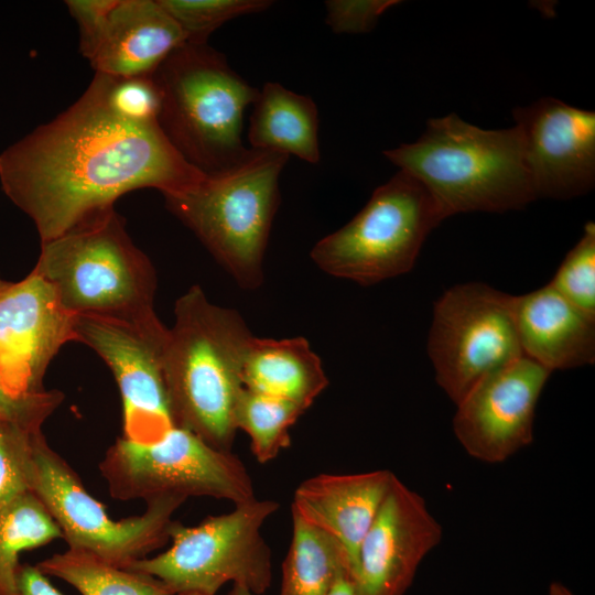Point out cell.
I'll return each instance as SVG.
<instances>
[{"label": "cell", "mask_w": 595, "mask_h": 595, "mask_svg": "<svg viewBox=\"0 0 595 595\" xmlns=\"http://www.w3.org/2000/svg\"><path fill=\"white\" fill-rule=\"evenodd\" d=\"M205 175L174 149L159 122L113 111L89 84L65 111L0 154V184L34 223L41 242L113 208L123 194H181Z\"/></svg>", "instance_id": "6da1fadb"}, {"label": "cell", "mask_w": 595, "mask_h": 595, "mask_svg": "<svg viewBox=\"0 0 595 595\" xmlns=\"http://www.w3.org/2000/svg\"><path fill=\"white\" fill-rule=\"evenodd\" d=\"M253 334L232 309L212 303L199 285L175 302L162 370L174 426L230 451L234 413L244 389L241 365Z\"/></svg>", "instance_id": "7a4b0ae2"}, {"label": "cell", "mask_w": 595, "mask_h": 595, "mask_svg": "<svg viewBox=\"0 0 595 595\" xmlns=\"http://www.w3.org/2000/svg\"><path fill=\"white\" fill-rule=\"evenodd\" d=\"M383 154L428 188L444 218L521 209L537 199L517 126L487 130L450 113L430 119L415 142Z\"/></svg>", "instance_id": "3957f363"}, {"label": "cell", "mask_w": 595, "mask_h": 595, "mask_svg": "<svg viewBox=\"0 0 595 595\" xmlns=\"http://www.w3.org/2000/svg\"><path fill=\"white\" fill-rule=\"evenodd\" d=\"M162 102L159 126L181 156L204 175L239 163L249 152L242 116L259 89L206 44L184 43L153 73Z\"/></svg>", "instance_id": "277c9868"}, {"label": "cell", "mask_w": 595, "mask_h": 595, "mask_svg": "<svg viewBox=\"0 0 595 595\" xmlns=\"http://www.w3.org/2000/svg\"><path fill=\"white\" fill-rule=\"evenodd\" d=\"M33 270L54 288L63 306L76 316L160 321L154 311L155 270L133 244L123 218L113 208L41 242Z\"/></svg>", "instance_id": "5b68a950"}, {"label": "cell", "mask_w": 595, "mask_h": 595, "mask_svg": "<svg viewBox=\"0 0 595 595\" xmlns=\"http://www.w3.org/2000/svg\"><path fill=\"white\" fill-rule=\"evenodd\" d=\"M289 158L250 148L229 170L164 196L166 207L241 289L256 290L263 283L266 248L280 204L279 176Z\"/></svg>", "instance_id": "8992f818"}, {"label": "cell", "mask_w": 595, "mask_h": 595, "mask_svg": "<svg viewBox=\"0 0 595 595\" xmlns=\"http://www.w3.org/2000/svg\"><path fill=\"white\" fill-rule=\"evenodd\" d=\"M278 509L275 500L255 497L194 527L174 521L166 551L125 569L155 577L172 594L216 595L231 582L262 595L272 582V553L262 527Z\"/></svg>", "instance_id": "52a82bcc"}, {"label": "cell", "mask_w": 595, "mask_h": 595, "mask_svg": "<svg viewBox=\"0 0 595 595\" xmlns=\"http://www.w3.org/2000/svg\"><path fill=\"white\" fill-rule=\"evenodd\" d=\"M444 219L428 188L400 170L310 255L329 275L372 285L411 271L428 235Z\"/></svg>", "instance_id": "ba28073f"}, {"label": "cell", "mask_w": 595, "mask_h": 595, "mask_svg": "<svg viewBox=\"0 0 595 595\" xmlns=\"http://www.w3.org/2000/svg\"><path fill=\"white\" fill-rule=\"evenodd\" d=\"M99 469L110 496L119 500L212 497L237 505L256 497L252 479L236 455L178 426L152 443L118 439Z\"/></svg>", "instance_id": "9c48e42d"}, {"label": "cell", "mask_w": 595, "mask_h": 595, "mask_svg": "<svg viewBox=\"0 0 595 595\" xmlns=\"http://www.w3.org/2000/svg\"><path fill=\"white\" fill-rule=\"evenodd\" d=\"M29 486L58 526L68 548L88 551L120 567L145 558L170 540L172 516L185 501L160 498L147 502L140 516L113 520L50 446L42 430L33 437Z\"/></svg>", "instance_id": "30bf717a"}, {"label": "cell", "mask_w": 595, "mask_h": 595, "mask_svg": "<svg viewBox=\"0 0 595 595\" xmlns=\"http://www.w3.org/2000/svg\"><path fill=\"white\" fill-rule=\"evenodd\" d=\"M516 295L482 282L447 289L434 303L428 353L435 379L457 404L483 378L524 356Z\"/></svg>", "instance_id": "8fae6325"}, {"label": "cell", "mask_w": 595, "mask_h": 595, "mask_svg": "<svg viewBox=\"0 0 595 595\" xmlns=\"http://www.w3.org/2000/svg\"><path fill=\"white\" fill-rule=\"evenodd\" d=\"M77 342L95 350L118 385L123 437L152 443L174 426L162 370L167 327L101 315H78Z\"/></svg>", "instance_id": "7c38bea8"}, {"label": "cell", "mask_w": 595, "mask_h": 595, "mask_svg": "<svg viewBox=\"0 0 595 595\" xmlns=\"http://www.w3.org/2000/svg\"><path fill=\"white\" fill-rule=\"evenodd\" d=\"M75 321L34 270L15 282L0 278V380L8 393L45 391L50 363L65 344L77 342Z\"/></svg>", "instance_id": "4fadbf2b"}, {"label": "cell", "mask_w": 595, "mask_h": 595, "mask_svg": "<svg viewBox=\"0 0 595 595\" xmlns=\"http://www.w3.org/2000/svg\"><path fill=\"white\" fill-rule=\"evenodd\" d=\"M551 371L522 356L476 383L456 404L454 434L475 459L507 461L533 440V421Z\"/></svg>", "instance_id": "5bb4252c"}, {"label": "cell", "mask_w": 595, "mask_h": 595, "mask_svg": "<svg viewBox=\"0 0 595 595\" xmlns=\"http://www.w3.org/2000/svg\"><path fill=\"white\" fill-rule=\"evenodd\" d=\"M537 198L569 199L595 183V112L544 97L512 111Z\"/></svg>", "instance_id": "9a60e30c"}, {"label": "cell", "mask_w": 595, "mask_h": 595, "mask_svg": "<svg viewBox=\"0 0 595 595\" xmlns=\"http://www.w3.org/2000/svg\"><path fill=\"white\" fill-rule=\"evenodd\" d=\"M442 537L423 497L396 476L359 545L351 572L356 595H404Z\"/></svg>", "instance_id": "2e32d148"}, {"label": "cell", "mask_w": 595, "mask_h": 595, "mask_svg": "<svg viewBox=\"0 0 595 595\" xmlns=\"http://www.w3.org/2000/svg\"><path fill=\"white\" fill-rule=\"evenodd\" d=\"M389 469L357 474H320L295 489L292 517L334 539L355 566L359 545L394 478Z\"/></svg>", "instance_id": "e0dca14e"}, {"label": "cell", "mask_w": 595, "mask_h": 595, "mask_svg": "<svg viewBox=\"0 0 595 595\" xmlns=\"http://www.w3.org/2000/svg\"><path fill=\"white\" fill-rule=\"evenodd\" d=\"M184 43V32L159 0H118L88 61L96 73L151 75Z\"/></svg>", "instance_id": "ac0fdd59"}, {"label": "cell", "mask_w": 595, "mask_h": 595, "mask_svg": "<svg viewBox=\"0 0 595 595\" xmlns=\"http://www.w3.org/2000/svg\"><path fill=\"white\" fill-rule=\"evenodd\" d=\"M515 317L522 353L549 371L595 360V320L547 284L516 295Z\"/></svg>", "instance_id": "d6986e66"}, {"label": "cell", "mask_w": 595, "mask_h": 595, "mask_svg": "<svg viewBox=\"0 0 595 595\" xmlns=\"http://www.w3.org/2000/svg\"><path fill=\"white\" fill-rule=\"evenodd\" d=\"M244 388L307 410L328 386L320 356L309 340L252 336L241 365Z\"/></svg>", "instance_id": "ffe728a7"}, {"label": "cell", "mask_w": 595, "mask_h": 595, "mask_svg": "<svg viewBox=\"0 0 595 595\" xmlns=\"http://www.w3.org/2000/svg\"><path fill=\"white\" fill-rule=\"evenodd\" d=\"M252 105L248 129L251 149L318 163V112L310 96L296 94L279 83H266Z\"/></svg>", "instance_id": "44dd1931"}, {"label": "cell", "mask_w": 595, "mask_h": 595, "mask_svg": "<svg viewBox=\"0 0 595 595\" xmlns=\"http://www.w3.org/2000/svg\"><path fill=\"white\" fill-rule=\"evenodd\" d=\"M292 522L278 595H327L339 576L350 574L348 558L327 534L298 518Z\"/></svg>", "instance_id": "7402d4cb"}, {"label": "cell", "mask_w": 595, "mask_h": 595, "mask_svg": "<svg viewBox=\"0 0 595 595\" xmlns=\"http://www.w3.org/2000/svg\"><path fill=\"white\" fill-rule=\"evenodd\" d=\"M35 566L47 577L71 584L82 595H172L155 577L113 565L80 549L68 548Z\"/></svg>", "instance_id": "603a6c76"}, {"label": "cell", "mask_w": 595, "mask_h": 595, "mask_svg": "<svg viewBox=\"0 0 595 595\" xmlns=\"http://www.w3.org/2000/svg\"><path fill=\"white\" fill-rule=\"evenodd\" d=\"M57 538L58 526L32 491L0 507V595H17L19 554Z\"/></svg>", "instance_id": "cb8c5ba5"}, {"label": "cell", "mask_w": 595, "mask_h": 595, "mask_svg": "<svg viewBox=\"0 0 595 595\" xmlns=\"http://www.w3.org/2000/svg\"><path fill=\"white\" fill-rule=\"evenodd\" d=\"M302 407L244 388L238 397L234 422L247 433L256 459L268 463L290 446V429L305 412Z\"/></svg>", "instance_id": "d4e9b609"}, {"label": "cell", "mask_w": 595, "mask_h": 595, "mask_svg": "<svg viewBox=\"0 0 595 595\" xmlns=\"http://www.w3.org/2000/svg\"><path fill=\"white\" fill-rule=\"evenodd\" d=\"M185 34L186 43L206 44L208 36L235 18L263 12L269 0H159Z\"/></svg>", "instance_id": "484cf974"}, {"label": "cell", "mask_w": 595, "mask_h": 595, "mask_svg": "<svg viewBox=\"0 0 595 595\" xmlns=\"http://www.w3.org/2000/svg\"><path fill=\"white\" fill-rule=\"evenodd\" d=\"M90 84L120 116L141 123L158 122L162 96L153 74L112 76L95 73Z\"/></svg>", "instance_id": "4316f807"}, {"label": "cell", "mask_w": 595, "mask_h": 595, "mask_svg": "<svg viewBox=\"0 0 595 595\" xmlns=\"http://www.w3.org/2000/svg\"><path fill=\"white\" fill-rule=\"evenodd\" d=\"M586 316L595 320V224L588 221L549 283Z\"/></svg>", "instance_id": "83f0119b"}, {"label": "cell", "mask_w": 595, "mask_h": 595, "mask_svg": "<svg viewBox=\"0 0 595 595\" xmlns=\"http://www.w3.org/2000/svg\"><path fill=\"white\" fill-rule=\"evenodd\" d=\"M41 428L0 421V507L29 493L33 437Z\"/></svg>", "instance_id": "f1b7e54d"}, {"label": "cell", "mask_w": 595, "mask_h": 595, "mask_svg": "<svg viewBox=\"0 0 595 595\" xmlns=\"http://www.w3.org/2000/svg\"><path fill=\"white\" fill-rule=\"evenodd\" d=\"M394 0H328L325 1V22L335 33H365L377 24L379 18Z\"/></svg>", "instance_id": "f546056e"}, {"label": "cell", "mask_w": 595, "mask_h": 595, "mask_svg": "<svg viewBox=\"0 0 595 595\" xmlns=\"http://www.w3.org/2000/svg\"><path fill=\"white\" fill-rule=\"evenodd\" d=\"M63 399L64 394L58 390L13 397L6 391L0 380V421L29 428H42L44 421L58 408Z\"/></svg>", "instance_id": "4dcf8cb0"}, {"label": "cell", "mask_w": 595, "mask_h": 595, "mask_svg": "<svg viewBox=\"0 0 595 595\" xmlns=\"http://www.w3.org/2000/svg\"><path fill=\"white\" fill-rule=\"evenodd\" d=\"M118 0H68L66 7L79 29V51L89 60Z\"/></svg>", "instance_id": "1f68e13d"}, {"label": "cell", "mask_w": 595, "mask_h": 595, "mask_svg": "<svg viewBox=\"0 0 595 595\" xmlns=\"http://www.w3.org/2000/svg\"><path fill=\"white\" fill-rule=\"evenodd\" d=\"M17 595H63L36 566L20 565Z\"/></svg>", "instance_id": "d6a6232c"}, {"label": "cell", "mask_w": 595, "mask_h": 595, "mask_svg": "<svg viewBox=\"0 0 595 595\" xmlns=\"http://www.w3.org/2000/svg\"><path fill=\"white\" fill-rule=\"evenodd\" d=\"M327 595H356L350 574L345 573L339 576Z\"/></svg>", "instance_id": "836d02e7"}, {"label": "cell", "mask_w": 595, "mask_h": 595, "mask_svg": "<svg viewBox=\"0 0 595 595\" xmlns=\"http://www.w3.org/2000/svg\"><path fill=\"white\" fill-rule=\"evenodd\" d=\"M548 595H575V594L562 583L553 582L549 586Z\"/></svg>", "instance_id": "e575fe53"}, {"label": "cell", "mask_w": 595, "mask_h": 595, "mask_svg": "<svg viewBox=\"0 0 595 595\" xmlns=\"http://www.w3.org/2000/svg\"><path fill=\"white\" fill-rule=\"evenodd\" d=\"M228 595H255L249 589L240 585H232Z\"/></svg>", "instance_id": "d590c367"}, {"label": "cell", "mask_w": 595, "mask_h": 595, "mask_svg": "<svg viewBox=\"0 0 595 595\" xmlns=\"http://www.w3.org/2000/svg\"><path fill=\"white\" fill-rule=\"evenodd\" d=\"M172 595H204L199 593H178V594H172Z\"/></svg>", "instance_id": "8d00e7d4"}]
</instances>
